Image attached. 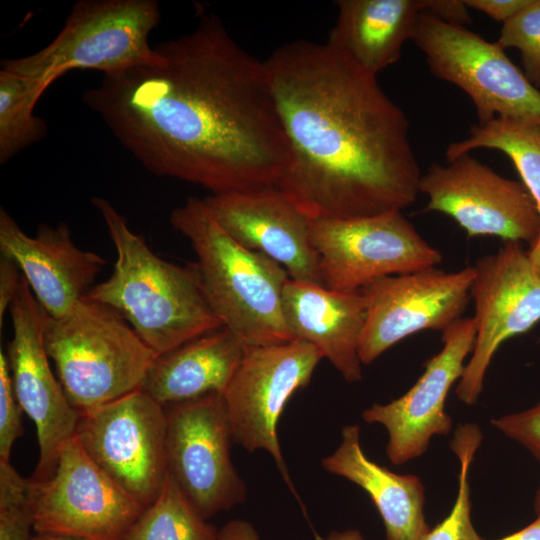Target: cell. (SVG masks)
<instances>
[{
	"instance_id": "obj_2",
	"label": "cell",
	"mask_w": 540,
	"mask_h": 540,
	"mask_svg": "<svg viewBox=\"0 0 540 540\" xmlns=\"http://www.w3.org/2000/svg\"><path fill=\"white\" fill-rule=\"evenodd\" d=\"M289 162L276 187L310 219L401 210L421 170L404 111L377 76L326 43L295 40L264 60Z\"/></svg>"
},
{
	"instance_id": "obj_34",
	"label": "cell",
	"mask_w": 540,
	"mask_h": 540,
	"mask_svg": "<svg viewBox=\"0 0 540 540\" xmlns=\"http://www.w3.org/2000/svg\"><path fill=\"white\" fill-rule=\"evenodd\" d=\"M468 8L478 10L498 22H506L518 13L529 0H464Z\"/></svg>"
},
{
	"instance_id": "obj_12",
	"label": "cell",
	"mask_w": 540,
	"mask_h": 540,
	"mask_svg": "<svg viewBox=\"0 0 540 540\" xmlns=\"http://www.w3.org/2000/svg\"><path fill=\"white\" fill-rule=\"evenodd\" d=\"M167 471L206 518L243 503L247 490L231 460L234 442L222 393L165 407Z\"/></svg>"
},
{
	"instance_id": "obj_33",
	"label": "cell",
	"mask_w": 540,
	"mask_h": 540,
	"mask_svg": "<svg viewBox=\"0 0 540 540\" xmlns=\"http://www.w3.org/2000/svg\"><path fill=\"white\" fill-rule=\"evenodd\" d=\"M423 12L454 25L471 23L464 0H423Z\"/></svg>"
},
{
	"instance_id": "obj_7",
	"label": "cell",
	"mask_w": 540,
	"mask_h": 540,
	"mask_svg": "<svg viewBox=\"0 0 540 540\" xmlns=\"http://www.w3.org/2000/svg\"><path fill=\"white\" fill-rule=\"evenodd\" d=\"M412 40L437 78L470 97L479 124L496 117L540 124V91L497 42L426 12L419 15Z\"/></svg>"
},
{
	"instance_id": "obj_11",
	"label": "cell",
	"mask_w": 540,
	"mask_h": 540,
	"mask_svg": "<svg viewBox=\"0 0 540 540\" xmlns=\"http://www.w3.org/2000/svg\"><path fill=\"white\" fill-rule=\"evenodd\" d=\"M321 352L298 339L245 347L242 359L223 392L233 440L253 452L264 450L298 498L278 439L280 416L293 394L307 386Z\"/></svg>"
},
{
	"instance_id": "obj_6",
	"label": "cell",
	"mask_w": 540,
	"mask_h": 540,
	"mask_svg": "<svg viewBox=\"0 0 540 540\" xmlns=\"http://www.w3.org/2000/svg\"><path fill=\"white\" fill-rule=\"evenodd\" d=\"M159 21L155 0H80L48 45L24 57L3 59L1 70L48 88L75 69L98 70L105 76L155 65L161 56L149 37Z\"/></svg>"
},
{
	"instance_id": "obj_22",
	"label": "cell",
	"mask_w": 540,
	"mask_h": 540,
	"mask_svg": "<svg viewBox=\"0 0 540 540\" xmlns=\"http://www.w3.org/2000/svg\"><path fill=\"white\" fill-rule=\"evenodd\" d=\"M321 464L327 472L367 492L384 522L387 540H422L430 531L421 480L415 475L393 473L370 460L362 449L358 425L342 428L339 446Z\"/></svg>"
},
{
	"instance_id": "obj_30",
	"label": "cell",
	"mask_w": 540,
	"mask_h": 540,
	"mask_svg": "<svg viewBox=\"0 0 540 540\" xmlns=\"http://www.w3.org/2000/svg\"><path fill=\"white\" fill-rule=\"evenodd\" d=\"M23 410L16 397L7 355L0 351V460L10 461L15 441L23 433Z\"/></svg>"
},
{
	"instance_id": "obj_8",
	"label": "cell",
	"mask_w": 540,
	"mask_h": 540,
	"mask_svg": "<svg viewBox=\"0 0 540 540\" xmlns=\"http://www.w3.org/2000/svg\"><path fill=\"white\" fill-rule=\"evenodd\" d=\"M323 286L356 292L382 277L436 267L442 254L401 210L347 219H311Z\"/></svg>"
},
{
	"instance_id": "obj_16",
	"label": "cell",
	"mask_w": 540,
	"mask_h": 540,
	"mask_svg": "<svg viewBox=\"0 0 540 540\" xmlns=\"http://www.w3.org/2000/svg\"><path fill=\"white\" fill-rule=\"evenodd\" d=\"M9 313V369L18 402L36 427L39 461L33 479L42 480L52 474L61 448L74 437L80 414L52 372L44 343L48 314L23 276Z\"/></svg>"
},
{
	"instance_id": "obj_13",
	"label": "cell",
	"mask_w": 540,
	"mask_h": 540,
	"mask_svg": "<svg viewBox=\"0 0 540 540\" xmlns=\"http://www.w3.org/2000/svg\"><path fill=\"white\" fill-rule=\"evenodd\" d=\"M427 210L452 217L469 237L496 236L527 242L540 238V213L522 181L505 178L469 154L447 165L433 163L421 175Z\"/></svg>"
},
{
	"instance_id": "obj_37",
	"label": "cell",
	"mask_w": 540,
	"mask_h": 540,
	"mask_svg": "<svg viewBox=\"0 0 540 540\" xmlns=\"http://www.w3.org/2000/svg\"><path fill=\"white\" fill-rule=\"evenodd\" d=\"M318 540H364L360 531L348 529L344 531H332L326 537H319Z\"/></svg>"
},
{
	"instance_id": "obj_20",
	"label": "cell",
	"mask_w": 540,
	"mask_h": 540,
	"mask_svg": "<svg viewBox=\"0 0 540 540\" xmlns=\"http://www.w3.org/2000/svg\"><path fill=\"white\" fill-rule=\"evenodd\" d=\"M282 309L293 339L316 347L347 382L362 379L358 350L366 305L360 291H334L289 278Z\"/></svg>"
},
{
	"instance_id": "obj_14",
	"label": "cell",
	"mask_w": 540,
	"mask_h": 540,
	"mask_svg": "<svg viewBox=\"0 0 540 540\" xmlns=\"http://www.w3.org/2000/svg\"><path fill=\"white\" fill-rule=\"evenodd\" d=\"M473 267L476 337L456 387L457 397L468 405L477 402L500 345L540 321V275L521 242L506 241L496 253L479 258Z\"/></svg>"
},
{
	"instance_id": "obj_17",
	"label": "cell",
	"mask_w": 540,
	"mask_h": 540,
	"mask_svg": "<svg viewBox=\"0 0 540 540\" xmlns=\"http://www.w3.org/2000/svg\"><path fill=\"white\" fill-rule=\"evenodd\" d=\"M475 337L474 317L455 321L442 331L441 351L425 363L423 374L403 396L374 404L362 413L365 422L381 424L387 430L386 452L394 465L419 457L433 436L451 431L445 401L464 372V360L472 352Z\"/></svg>"
},
{
	"instance_id": "obj_31",
	"label": "cell",
	"mask_w": 540,
	"mask_h": 540,
	"mask_svg": "<svg viewBox=\"0 0 540 540\" xmlns=\"http://www.w3.org/2000/svg\"><path fill=\"white\" fill-rule=\"evenodd\" d=\"M491 422L540 461V403L525 411L493 419Z\"/></svg>"
},
{
	"instance_id": "obj_1",
	"label": "cell",
	"mask_w": 540,
	"mask_h": 540,
	"mask_svg": "<svg viewBox=\"0 0 540 540\" xmlns=\"http://www.w3.org/2000/svg\"><path fill=\"white\" fill-rule=\"evenodd\" d=\"M155 48L160 63L103 76L86 106L154 175L212 194L276 187L290 155L264 61L213 13Z\"/></svg>"
},
{
	"instance_id": "obj_27",
	"label": "cell",
	"mask_w": 540,
	"mask_h": 540,
	"mask_svg": "<svg viewBox=\"0 0 540 540\" xmlns=\"http://www.w3.org/2000/svg\"><path fill=\"white\" fill-rule=\"evenodd\" d=\"M482 440L475 424L460 426L451 442V448L460 462L458 493L449 515L427 533L422 540H480L471 521L470 487L468 471Z\"/></svg>"
},
{
	"instance_id": "obj_19",
	"label": "cell",
	"mask_w": 540,
	"mask_h": 540,
	"mask_svg": "<svg viewBox=\"0 0 540 540\" xmlns=\"http://www.w3.org/2000/svg\"><path fill=\"white\" fill-rule=\"evenodd\" d=\"M0 251L18 265L35 298L54 319L72 312L106 264L101 255L76 246L65 223L41 224L29 236L3 207Z\"/></svg>"
},
{
	"instance_id": "obj_3",
	"label": "cell",
	"mask_w": 540,
	"mask_h": 540,
	"mask_svg": "<svg viewBox=\"0 0 540 540\" xmlns=\"http://www.w3.org/2000/svg\"><path fill=\"white\" fill-rule=\"evenodd\" d=\"M116 250L111 276L86 298L121 315L157 355L222 326L202 291L194 264L156 255L145 239L102 197L91 199Z\"/></svg>"
},
{
	"instance_id": "obj_18",
	"label": "cell",
	"mask_w": 540,
	"mask_h": 540,
	"mask_svg": "<svg viewBox=\"0 0 540 540\" xmlns=\"http://www.w3.org/2000/svg\"><path fill=\"white\" fill-rule=\"evenodd\" d=\"M215 222L243 247L279 263L291 279L323 286L310 221L277 187L202 199Z\"/></svg>"
},
{
	"instance_id": "obj_38",
	"label": "cell",
	"mask_w": 540,
	"mask_h": 540,
	"mask_svg": "<svg viewBox=\"0 0 540 540\" xmlns=\"http://www.w3.org/2000/svg\"><path fill=\"white\" fill-rule=\"evenodd\" d=\"M31 540H88L82 537L62 534V533H45V532H36L35 535L31 537Z\"/></svg>"
},
{
	"instance_id": "obj_10",
	"label": "cell",
	"mask_w": 540,
	"mask_h": 540,
	"mask_svg": "<svg viewBox=\"0 0 540 540\" xmlns=\"http://www.w3.org/2000/svg\"><path fill=\"white\" fill-rule=\"evenodd\" d=\"M35 532L122 540L145 507L107 475L73 437L46 479H29Z\"/></svg>"
},
{
	"instance_id": "obj_39",
	"label": "cell",
	"mask_w": 540,
	"mask_h": 540,
	"mask_svg": "<svg viewBox=\"0 0 540 540\" xmlns=\"http://www.w3.org/2000/svg\"><path fill=\"white\" fill-rule=\"evenodd\" d=\"M534 507L537 515H540V485L536 491L535 501H534Z\"/></svg>"
},
{
	"instance_id": "obj_25",
	"label": "cell",
	"mask_w": 540,
	"mask_h": 540,
	"mask_svg": "<svg viewBox=\"0 0 540 540\" xmlns=\"http://www.w3.org/2000/svg\"><path fill=\"white\" fill-rule=\"evenodd\" d=\"M217 534L167 473L156 499L122 540H217Z\"/></svg>"
},
{
	"instance_id": "obj_21",
	"label": "cell",
	"mask_w": 540,
	"mask_h": 540,
	"mask_svg": "<svg viewBox=\"0 0 540 540\" xmlns=\"http://www.w3.org/2000/svg\"><path fill=\"white\" fill-rule=\"evenodd\" d=\"M244 349L243 343L221 326L157 355L141 390L164 407L211 393L223 394Z\"/></svg>"
},
{
	"instance_id": "obj_29",
	"label": "cell",
	"mask_w": 540,
	"mask_h": 540,
	"mask_svg": "<svg viewBox=\"0 0 540 540\" xmlns=\"http://www.w3.org/2000/svg\"><path fill=\"white\" fill-rule=\"evenodd\" d=\"M497 43L503 49L521 52L525 76L540 86V0H529L512 18L503 23Z\"/></svg>"
},
{
	"instance_id": "obj_9",
	"label": "cell",
	"mask_w": 540,
	"mask_h": 540,
	"mask_svg": "<svg viewBox=\"0 0 540 540\" xmlns=\"http://www.w3.org/2000/svg\"><path fill=\"white\" fill-rule=\"evenodd\" d=\"M74 437L145 508L167 476V412L141 389L79 413Z\"/></svg>"
},
{
	"instance_id": "obj_24",
	"label": "cell",
	"mask_w": 540,
	"mask_h": 540,
	"mask_svg": "<svg viewBox=\"0 0 540 540\" xmlns=\"http://www.w3.org/2000/svg\"><path fill=\"white\" fill-rule=\"evenodd\" d=\"M478 148L499 150L513 161L540 213V124L506 117L477 123L471 127L468 137L447 147L446 159L454 160ZM529 256L540 275V238L530 248Z\"/></svg>"
},
{
	"instance_id": "obj_32",
	"label": "cell",
	"mask_w": 540,
	"mask_h": 540,
	"mask_svg": "<svg viewBox=\"0 0 540 540\" xmlns=\"http://www.w3.org/2000/svg\"><path fill=\"white\" fill-rule=\"evenodd\" d=\"M22 273L18 265L9 257L0 258V328L3 327L5 314L18 291Z\"/></svg>"
},
{
	"instance_id": "obj_23",
	"label": "cell",
	"mask_w": 540,
	"mask_h": 540,
	"mask_svg": "<svg viewBox=\"0 0 540 540\" xmlns=\"http://www.w3.org/2000/svg\"><path fill=\"white\" fill-rule=\"evenodd\" d=\"M327 43L363 71L377 76L396 63L413 38L423 0H339Z\"/></svg>"
},
{
	"instance_id": "obj_28",
	"label": "cell",
	"mask_w": 540,
	"mask_h": 540,
	"mask_svg": "<svg viewBox=\"0 0 540 540\" xmlns=\"http://www.w3.org/2000/svg\"><path fill=\"white\" fill-rule=\"evenodd\" d=\"M30 480L0 460V540H31Z\"/></svg>"
},
{
	"instance_id": "obj_35",
	"label": "cell",
	"mask_w": 540,
	"mask_h": 540,
	"mask_svg": "<svg viewBox=\"0 0 540 540\" xmlns=\"http://www.w3.org/2000/svg\"><path fill=\"white\" fill-rule=\"evenodd\" d=\"M217 540H261L254 526L242 519H233L218 530Z\"/></svg>"
},
{
	"instance_id": "obj_26",
	"label": "cell",
	"mask_w": 540,
	"mask_h": 540,
	"mask_svg": "<svg viewBox=\"0 0 540 540\" xmlns=\"http://www.w3.org/2000/svg\"><path fill=\"white\" fill-rule=\"evenodd\" d=\"M47 88L39 81L0 70V163L46 134L45 121L34 108Z\"/></svg>"
},
{
	"instance_id": "obj_4",
	"label": "cell",
	"mask_w": 540,
	"mask_h": 540,
	"mask_svg": "<svg viewBox=\"0 0 540 540\" xmlns=\"http://www.w3.org/2000/svg\"><path fill=\"white\" fill-rule=\"evenodd\" d=\"M169 221L189 240L202 291L222 326L245 347L294 340L283 316V290L290 278L283 266L236 242L211 217L202 199L188 197Z\"/></svg>"
},
{
	"instance_id": "obj_36",
	"label": "cell",
	"mask_w": 540,
	"mask_h": 540,
	"mask_svg": "<svg viewBox=\"0 0 540 540\" xmlns=\"http://www.w3.org/2000/svg\"><path fill=\"white\" fill-rule=\"evenodd\" d=\"M499 540H540V515L530 525Z\"/></svg>"
},
{
	"instance_id": "obj_15",
	"label": "cell",
	"mask_w": 540,
	"mask_h": 540,
	"mask_svg": "<svg viewBox=\"0 0 540 540\" xmlns=\"http://www.w3.org/2000/svg\"><path fill=\"white\" fill-rule=\"evenodd\" d=\"M474 277L473 266L456 272L430 267L382 277L360 289L366 305L358 350L361 363L371 364L412 334L444 331L462 318Z\"/></svg>"
},
{
	"instance_id": "obj_5",
	"label": "cell",
	"mask_w": 540,
	"mask_h": 540,
	"mask_svg": "<svg viewBox=\"0 0 540 540\" xmlns=\"http://www.w3.org/2000/svg\"><path fill=\"white\" fill-rule=\"evenodd\" d=\"M44 343L79 413L141 389L157 356L121 315L86 297L67 316L47 317Z\"/></svg>"
}]
</instances>
